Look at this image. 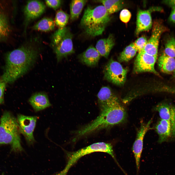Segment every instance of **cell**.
<instances>
[{"instance_id":"3957f363","label":"cell","mask_w":175,"mask_h":175,"mask_svg":"<svg viewBox=\"0 0 175 175\" xmlns=\"http://www.w3.org/2000/svg\"><path fill=\"white\" fill-rule=\"evenodd\" d=\"M110 15L103 5L95 7L88 6L85 10L80 26L87 35H101L110 20Z\"/></svg>"},{"instance_id":"e0dca14e","label":"cell","mask_w":175,"mask_h":175,"mask_svg":"<svg viewBox=\"0 0 175 175\" xmlns=\"http://www.w3.org/2000/svg\"><path fill=\"white\" fill-rule=\"evenodd\" d=\"M29 101L36 112L42 110L51 105L47 95L42 92L34 94L29 98Z\"/></svg>"},{"instance_id":"f1b7e54d","label":"cell","mask_w":175,"mask_h":175,"mask_svg":"<svg viewBox=\"0 0 175 175\" xmlns=\"http://www.w3.org/2000/svg\"><path fill=\"white\" fill-rule=\"evenodd\" d=\"M45 3L48 7L56 10L61 6L62 1L60 0H46Z\"/></svg>"},{"instance_id":"d4e9b609","label":"cell","mask_w":175,"mask_h":175,"mask_svg":"<svg viewBox=\"0 0 175 175\" xmlns=\"http://www.w3.org/2000/svg\"><path fill=\"white\" fill-rule=\"evenodd\" d=\"M69 18V15L63 11L58 10L56 14L55 23L59 28L64 27L67 24Z\"/></svg>"},{"instance_id":"8992f818","label":"cell","mask_w":175,"mask_h":175,"mask_svg":"<svg viewBox=\"0 0 175 175\" xmlns=\"http://www.w3.org/2000/svg\"><path fill=\"white\" fill-rule=\"evenodd\" d=\"M96 152L107 153L113 158H116L113 149V146L110 143L99 142L92 144L75 151L68 152L67 154L68 160L64 170L68 172L70 167L82 157Z\"/></svg>"},{"instance_id":"52a82bcc","label":"cell","mask_w":175,"mask_h":175,"mask_svg":"<svg viewBox=\"0 0 175 175\" xmlns=\"http://www.w3.org/2000/svg\"><path fill=\"white\" fill-rule=\"evenodd\" d=\"M127 72V68H124L119 62L111 59L104 67V78L115 84L122 86L125 81Z\"/></svg>"},{"instance_id":"cb8c5ba5","label":"cell","mask_w":175,"mask_h":175,"mask_svg":"<svg viewBox=\"0 0 175 175\" xmlns=\"http://www.w3.org/2000/svg\"><path fill=\"white\" fill-rule=\"evenodd\" d=\"M137 51L133 43L126 47L120 55L118 60L120 62L128 61L135 56Z\"/></svg>"},{"instance_id":"44dd1931","label":"cell","mask_w":175,"mask_h":175,"mask_svg":"<svg viewBox=\"0 0 175 175\" xmlns=\"http://www.w3.org/2000/svg\"><path fill=\"white\" fill-rule=\"evenodd\" d=\"M97 1L102 4L110 15L122 9L124 5V1L121 0H101Z\"/></svg>"},{"instance_id":"4fadbf2b","label":"cell","mask_w":175,"mask_h":175,"mask_svg":"<svg viewBox=\"0 0 175 175\" xmlns=\"http://www.w3.org/2000/svg\"><path fill=\"white\" fill-rule=\"evenodd\" d=\"M160 8L153 7L146 10H139L137 14L135 33L138 35L141 32L149 31L152 26L151 13L154 11H161Z\"/></svg>"},{"instance_id":"4dcf8cb0","label":"cell","mask_w":175,"mask_h":175,"mask_svg":"<svg viewBox=\"0 0 175 175\" xmlns=\"http://www.w3.org/2000/svg\"><path fill=\"white\" fill-rule=\"evenodd\" d=\"M169 19L172 22L175 23V6L172 7Z\"/></svg>"},{"instance_id":"277c9868","label":"cell","mask_w":175,"mask_h":175,"mask_svg":"<svg viewBox=\"0 0 175 175\" xmlns=\"http://www.w3.org/2000/svg\"><path fill=\"white\" fill-rule=\"evenodd\" d=\"M20 133L17 119L9 112H5L0 121V144L10 145L15 152H25L21 144Z\"/></svg>"},{"instance_id":"ba28073f","label":"cell","mask_w":175,"mask_h":175,"mask_svg":"<svg viewBox=\"0 0 175 175\" xmlns=\"http://www.w3.org/2000/svg\"><path fill=\"white\" fill-rule=\"evenodd\" d=\"M151 35L148 40L143 51L149 55L157 57L159 40L162 34L169 31L168 28L160 20H156L152 25Z\"/></svg>"},{"instance_id":"d6986e66","label":"cell","mask_w":175,"mask_h":175,"mask_svg":"<svg viewBox=\"0 0 175 175\" xmlns=\"http://www.w3.org/2000/svg\"><path fill=\"white\" fill-rule=\"evenodd\" d=\"M114 44V36L113 35L110 34L107 38L99 40L95 47L101 56L107 58Z\"/></svg>"},{"instance_id":"7c38bea8","label":"cell","mask_w":175,"mask_h":175,"mask_svg":"<svg viewBox=\"0 0 175 175\" xmlns=\"http://www.w3.org/2000/svg\"><path fill=\"white\" fill-rule=\"evenodd\" d=\"M152 121L151 119L146 123L141 122L140 128L137 134L136 139L133 145L132 150L135 159L137 173H138L140 169L144 138L147 131L151 129L150 125Z\"/></svg>"},{"instance_id":"ffe728a7","label":"cell","mask_w":175,"mask_h":175,"mask_svg":"<svg viewBox=\"0 0 175 175\" xmlns=\"http://www.w3.org/2000/svg\"><path fill=\"white\" fill-rule=\"evenodd\" d=\"M158 65L162 72L167 74L171 73L175 69V59L167 56L163 52L158 59Z\"/></svg>"},{"instance_id":"7402d4cb","label":"cell","mask_w":175,"mask_h":175,"mask_svg":"<svg viewBox=\"0 0 175 175\" xmlns=\"http://www.w3.org/2000/svg\"><path fill=\"white\" fill-rule=\"evenodd\" d=\"M55 26V23L52 18L45 17L36 23L32 28L33 30L47 32L53 30Z\"/></svg>"},{"instance_id":"ac0fdd59","label":"cell","mask_w":175,"mask_h":175,"mask_svg":"<svg viewBox=\"0 0 175 175\" xmlns=\"http://www.w3.org/2000/svg\"><path fill=\"white\" fill-rule=\"evenodd\" d=\"M161 119L175 122V105L165 103H160L154 108Z\"/></svg>"},{"instance_id":"83f0119b","label":"cell","mask_w":175,"mask_h":175,"mask_svg":"<svg viewBox=\"0 0 175 175\" xmlns=\"http://www.w3.org/2000/svg\"><path fill=\"white\" fill-rule=\"evenodd\" d=\"M131 16V13L129 10L127 9H124L121 11L119 17L121 21L124 23H126L130 20Z\"/></svg>"},{"instance_id":"8fae6325","label":"cell","mask_w":175,"mask_h":175,"mask_svg":"<svg viewBox=\"0 0 175 175\" xmlns=\"http://www.w3.org/2000/svg\"><path fill=\"white\" fill-rule=\"evenodd\" d=\"M157 58V57L149 55L143 51L139 52L134 61L133 72L136 73L150 72L160 77L154 67Z\"/></svg>"},{"instance_id":"1f68e13d","label":"cell","mask_w":175,"mask_h":175,"mask_svg":"<svg viewBox=\"0 0 175 175\" xmlns=\"http://www.w3.org/2000/svg\"><path fill=\"white\" fill-rule=\"evenodd\" d=\"M173 76L175 78V69L173 72Z\"/></svg>"},{"instance_id":"484cf974","label":"cell","mask_w":175,"mask_h":175,"mask_svg":"<svg viewBox=\"0 0 175 175\" xmlns=\"http://www.w3.org/2000/svg\"><path fill=\"white\" fill-rule=\"evenodd\" d=\"M164 53L167 56L175 58V38L171 37L166 41Z\"/></svg>"},{"instance_id":"f546056e","label":"cell","mask_w":175,"mask_h":175,"mask_svg":"<svg viewBox=\"0 0 175 175\" xmlns=\"http://www.w3.org/2000/svg\"><path fill=\"white\" fill-rule=\"evenodd\" d=\"M7 83L0 77V104L4 103V94Z\"/></svg>"},{"instance_id":"5bb4252c","label":"cell","mask_w":175,"mask_h":175,"mask_svg":"<svg viewBox=\"0 0 175 175\" xmlns=\"http://www.w3.org/2000/svg\"><path fill=\"white\" fill-rule=\"evenodd\" d=\"M159 143L175 138V122L161 119L155 127Z\"/></svg>"},{"instance_id":"9c48e42d","label":"cell","mask_w":175,"mask_h":175,"mask_svg":"<svg viewBox=\"0 0 175 175\" xmlns=\"http://www.w3.org/2000/svg\"><path fill=\"white\" fill-rule=\"evenodd\" d=\"M38 119V117L36 116H27L21 114L17 116V120L20 132L29 146L33 145L35 142L33 132Z\"/></svg>"},{"instance_id":"9a60e30c","label":"cell","mask_w":175,"mask_h":175,"mask_svg":"<svg viewBox=\"0 0 175 175\" xmlns=\"http://www.w3.org/2000/svg\"><path fill=\"white\" fill-rule=\"evenodd\" d=\"M6 3L0 2V42L8 39L11 31L8 6Z\"/></svg>"},{"instance_id":"30bf717a","label":"cell","mask_w":175,"mask_h":175,"mask_svg":"<svg viewBox=\"0 0 175 175\" xmlns=\"http://www.w3.org/2000/svg\"><path fill=\"white\" fill-rule=\"evenodd\" d=\"M46 9V6L41 1L31 0L27 2L24 9V33L25 35L30 23L43 14Z\"/></svg>"},{"instance_id":"7a4b0ae2","label":"cell","mask_w":175,"mask_h":175,"mask_svg":"<svg viewBox=\"0 0 175 175\" xmlns=\"http://www.w3.org/2000/svg\"><path fill=\"white\" fill-rule=\"evenodd\" d=\"M126 115L125 108L117 97L100 110L96 119L78 130L77 136L79 137L121 123L125 121Z\"/></svg>"},{"instance_id":"4316f807","label":"cell","mask_w":175,"mask_h":175,"mask_svg":"<svg viewBox=\"0 0 175 175\" xmlns=\"http://www.w3.org/2000/svg\"><path fill=\"white\" fill-rule=\"evenodd\" d=\"M147 41L146 37L143 36L137 39L133 43L137 52H139L142 50Z\"/></svg>"},{"instance_id":"5b68a950","label":"cell","mask_w":175,"mask_h":175,"mask_svg":"<svg viewBox=\"0 0 175 175\" xmlns=\"http://www.w3.org/2000/svg\"><path fill=\"white\" fill-rule=\"evenodd\" d=\"M73 35L70 28H59L50 37V45L55 54L58 62L73 53Z\"/></svg>"},{"instance_id":"603a6c76","label":"cell","mask_w":175,"mask_h":175,"mask_svg":"<svg viewBox=\"0 0 175 175\" xmlns=\"http://www.w3.org/2000/svg\"><path fill=\"white\" fill-rule=\"evenodd\" d=\"M88 1L85 0H73L70 3V18L72 21L79 17L83 9Z\"/></svg>"},{"instance_id":"2e32d148","label":"cell","mask_w":175,"mask_h":175,"mask_svg":"<svg viewBox=\"0 0 175 175\" xmlns=\"http://www.w3.org/2000/svg\"><path fill=\"white\" fill-rule=\"evenodd\" d=\"M101 56L95 47L91 45L80 54L78 57L82 63L88 66L92 67L97 65Z\"/></svg>"},{"instance_id":"6da1fadb","label":"cell","mask_w":175,"mask_h":175,"mask_svg":"<svg viewBox=\"0 0 175 175\" xmlns=\"http://www.w3.org/2000/svg\"><path fill=\"white\" fill-rule=\"evenodd\" d=\"M40 43L37 38H31L7 53L4 70L1 77L7 84L13 83L29 70L39 54Z\"/></svg>"}]
</instances>
